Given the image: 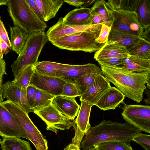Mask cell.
<instances>
[{
	"label": "cell",
	"mask_w": 150,
	"mask_h": 150,
	"mask_svg": "<svg viewBox=\"0 0 150 150\" xmlns=\"http://www.w3.org/2000/svg\"><path fill=\"white\" fill-rule=\"evenodd\" d=\"M142 131L127 122L121 123L103 120L97 125L91 127L85 134L80 148L86 150L99 144L109 142H122L129 144L133 138Z\"/></svg>",
	"instance_id": "cell-1"
},
{
	"label": "cell",
	"mask_w": 150,
	"mask_h": 150,
	"mask_svg": "<svg viewBox=\"0 0 150 150\" xmlns=\"http://www.w3.org/2000/svg\"><path fill=\"white\" fill-rule=\"evenodd\" d=\"M103 75L129 98L138 103L147 87L150 89L149 71L134 73L121 68L100 65Z\"/></svg>",
	"instance_id": "cell-2"
},
{
	"label": "cell",
	"mask_w": 150,
	"mask_h": 150,
	"mask_svg": "<svg viewBox=\"0 0 150 150\" xmlns=\"http://www.w3.org/2000/svg\"><path fill=\"white\" fill-rule=\"evenodd\" d=\"M6 5L14 25L20 26L28 34L45 32L47 24L35 13L26 0H8Z\"/></svg>",
	"instance_id": "cell-3"
},
{
	"label": "cell",
	"mask_w": 150,
	"mask_h": 150,
	"mask_svg": "<svg viewBox=\"0 0 150 150\" xmlns=\"http://www.w3.org/2000/svg\"><path fill=\"white\" fill-rule=\"evenodd\" d=\"M48 41L45 32L29 34L23 49L11 66L15 78L27 67L38 62L41 51Z\"/></svg>",
	"instance_id": "cell-4"
},
{
	"label": "cell",
	"mask_w": 150,
	"mask_h": 150,
	"mask_svg": "<svg viewBox=\"0 0 150 150\" xmlns=\"http://www.w3.org/2000/svg\"><path fill=\"white\" fill-rule=\"evenodd\" d=\"M20 123L37 150H48L47 142L22 107L7 100L1 104Z\"/></svg>",
	"instance_id": "cell-5"
},
{
	"label": "cell",
	"mask_w": 150,
	"mask_h": 150,
	"mask_svg": "<svg viewBox=\"0 0 150 150\" xmlns=\"http://www.w3.org/2000/svg\"><path fill=\"white\" fill-rule=\"evenodd\" d=\"M98 35L88 32H80L54 40L51 42L60 49L91 53L98 51L105 44L96 42Z\"/></svg>",
	"instance_id": "cell-6"
},
{
	"label": "cell",
	"mask_w": 150,
	"mask_h": 150,
	"mask_svg": "<svg viewBox=\"0 0 150 150\" xmlns=\"http://www.w3.org/2000/svg\"><path fill=\"white\" fill-rule=\"evenodd\" d=\"M111 29L121 31L142 38L143 28L139 22L137 13L123 10L111 11Z\"/></svg>",
	"instance_id": "cell-7"
},
{
	"label": "cell",
	"mask_w": 150,
	"mask_h": 150,
	"mask_svg": "<svg viewBox=\"0 0 150 150\" xmlns=\"http://www.w3.org/2000/svg\"><path fill=\"white\" fill-rule=\"evenodd\" d=\"M126 122L142 131L150 133V106L130 105L124 107L122 113Z\"/></svg>",
	"instance_id": "cell-8"
},
{
	"label": "cell",
	"mask_w": 150,
	"mask_h": 150,
	"mask_svg": "<svg viewBox=\"0 0 150 150\" xmlns=\"http://www.w3.org/2000/svg\"><path fill=\"white\" fill-rule=\"evenodd\" d=\"M35 113L45 122L46 129L57 133L58 130L69 129L73 127L75 120L71 121L57 110L51 104L38 111Z\"/></svg>",
	"instance_id": "cell-9"
},
{
	"label": "cell",
	"mask_w": 150,
	"mask_h": 150,
	"mask_svg": "<svg viewBox=\"0 0 150 150\" xmlns=\"http://www.w3.org/2000/svg\"><path fill=\"white\" fill-rule=\"evenodd\" d=\"M62 17L49 28L46 35L49 41L80 32H86L99 35L102 24L103 23L84 25H65L63 24Z\"/></svg>",
	"instance_id": "cell-10"
},
{
	"label": "cell",
	"mask_w": 150,
	"mask_h": 150,
	"mask_svg": "<svg viewBox=\"0 0 150 150\" xmlns=\"http://www.w3.org/2000/svg\"><path fill=\"white\" fill-rule=\"evenodd\" d=\"M0 135L3 138H23L28 139L19 122L1 105H0Z\"/></svg>",
	"instance_id": "cell-11"
},
{
	"label": "cell",
	"mask_w": 150,
	"mask_h": 150,
	"mask_svg": "<svg viewBox=\"0 0 150 150\" xmlns=\"http://www.w3.org/2000/svg\"><path fill=\"white\" fill-rule=\"evenodd\" d=\"M66 82L60 77L43 75L34 72L29 85L56 96L61 94L63 86Z\"/></svg>",
	"instance_id": "cell-12"
},
{
	"label": "cell",
	"mask_w": 150,
	"mask_h": 150,
	"mask_svg": "<svg viewBox=\"0 0 150 150\" xmlns=\"http://www.w3.org/2000/svg\"><path fill=\"white\" fill-rule=\"evenodd\" d=\"M81 104L75 123L73 126L75 130L72 143L80 145L85 134L91 127L89 118L91 108L93 105L87 101H81Z\"/></svg>",
	"instance_id": "cell-13"
},
{
	"label": "cell",
	"mask_w": 150,
	"mask_h": 150,
	"mask_svg": "<svg viewBox=\"0 0 150 150\" xmlns=\"http://www.w3.org/2000/svg\"><path fill=\"white\" fill-rule=\"evenodd\" d=\"M3 90V97L17 104L28 114L33 112L28 101L27 88H21L11 81H7L2 85Z\"/></svg>",
	"instance_id": "cell-14"
},
{
	"label": "cell",
	"mask_w": 150,
	"mask_h": 150,
	"mask_svg": "<svg viewBox=\"0 0 150 150\" xmlns=\"http://www.w3.org/2000/svg\"><path fill=\"white\" fill-rule=\"evenodd\" d=\"M111 87L110 82L103 75L99 74L92 85L80 96V101L95 105L100 96Z\"/></svg>",
	"instance_id": "cell-15"
},
{
	"label": "cell",
	"mask_w": 150,
	"mask_h": 150,
	"mask_svg": "<svg viewBox=\"0 0 150 150\" xmlns=\"http://www.w3.org/2000/svg\"><path fill=\"white\" fill-rule=\"evenodd\" d=\"M51 104L60 112L71 120H74L78 113L80 105L75 97L58 95L52 99Z\"/></svg>",
	"instance_id": "cell-16"
},
{
	"label": "cell",
	"mask_w": 150,
	"mask_h": 150,
	"mask_svg": "<svg viewBox=\"0 0 150 150\" xmlns=\"http://www.w3.org/2000/svg\"><path fill=\"white\" fill-rule=\"evenodd\" d=\"M125 97L117 88L111 86L100 96L95 105L104 111L114 110L122 103Z\"/></svg>",
	"instance_id": "cell-17"
},
{
	"label": "cell",
	"mask_w": 150,
	"mask_h": 150,
	"mask_svg": "<svg viewBox=\"0 0 150 150\" xmlns=\"http://www.w3.org/2000/svg\"><path fill=\"white\" fill-rule=\"evenodd\" d=\"M100 68L95 64L88 63L82 65L69 64L68 67L58 70L56 74L57 77L66 80L79 78L92 73Z\"/></svg>",
	"instance_id": "cell-18"
},
{
	"label": "cell",
	"mask_w": 150,
	"mask_h": 150,
	"mask_svg": "<svg viewBox=\"0 0 150 150\" xmlns=\"http://www.w3.org/2000/svg\"><path fill=\"white\" fill-rule=\"evenodd\" d=\"M127 48L115 42L108 41L96 52L94 58L98 60L113 58H126L129 56Z\"/></svg>",
	"instance_id": "cell-19"
},
{
	"label": "cell",
	"mask_w": 150,
	"mask_h": 150,
	"mask_svg": "<svg viewBox=\"0 0 150 150\" xmlns=\"http://www.w3.org/2000/svg\"><path fill=\"white\" fill-rule=\"evenodd\" d=\"M91 8L81 7L75 9L62 17L63 24L68 25H92L93 16Z\"/></svg>",
	"instance_id": "cell-20"
},
{
	"label": "cell",
	"mask_w": 150,
	"mask_h": 150,
	"mask_svg": "<svg viewBox=\"0 0 150 150\" xmlns=\"http://www.w3.org/2000/svg\"><path fill=\"white\" fill-rule=\"evenodd\" d=\"M44 21L54 18L64 3L62 0H35Z\"/></svg>",
	"instance_id": "cell-21"
},
{
	"label": "cell",
	"mask_w": 150,
	"mask_h": 150,
	"mask_svg": "<svg viewBox=\"0 0 150 150\" xmlns=\"http://www.w3.org/2000/svg\"><path fill=\"white\" fill-rule=\"evenodd\" d=\"M141 38L138 36L111 29L108 41H114L119 45L125 47L128 51Z\"/></svg>",
	"instance_id": "cell-22"
},
{
	"label": "cell",
	"mask_w": 150,
	"mask_h": 150,
	"mask_svg": "<svg viewBox=\"0 0 150 150\" xmlns=\"http://www.w3.org/2000/svg\"><path fill=\"white\" fill-rule=\"evenodd\" d=\"M9 27L12 49L19 54L26 43L29 34L18 26H9Z\"/></svg>",
	"instance_id": "cell-23"
},
{
	"label": "cell",
	"mask_w": 150,
	"mask_h": 150,
	"mask_svg": "<svg viewBox=\"0 0 150 150\" xmlns=\"http://www.w3.org/2000/svg\"><path fill=\"white\" fill-rule=\"evenodd\" d=\"M69 64L48 61L38 62L33 65L34 72L43 75L57 77V71L65 68Z\"/></svg>",
	"instance_id": "cell-24"
},
{
	"label": "cell",
	"mask_w": 150,
	"mask_h": 150,
	"mask_svg": "<svg viewBox=\"0 0 150 150\" xmlns=\"http://www.w3.org/2000/svg\"><path fill=\"white\" fill-rule=\"evenodd\" d=\"M121 68L134 73L150 71V59L129 55L126 58Z\"/></svg>",
	"instance_id": "cell-25"
},
{
	"label": "cell",
	"mask_w": 150,
	"mask_h": 150,
	"mask_svg": "<svg viewBox=\"0 0 150 150\" xmlns=\"http://www.w3.org/2000/svg\"><path fill=\"white\" fill-rule=\"evenodd\" d=\"M99 74L103 75L100 68L79 78L68 79L65 81L73 83L77 88L81 96L92 85L96 77Z\"/></svg>",
	"instance_id": "cell-26"
},
{
	"label": "cell",
	"mask_w": 150,
	"mask_h": 150,
	"mask_svg": "<svg viewBox=\"0 0 150 150\" xmlns=\"http://www.w3.org/2000/svg\"><path fill=\"white\" fill-rule=\"evenodd\" d=\"M0 144L2 150H32L29 142L19 138H4Z\"/></svg>",
	"instance_id": "cell-27"
},
{
	"label": "cell",
	"mask_w": 150,
	"mask_h": 150,
	"mask_svg": "<svg viewBox=\"0 0 150 150\" xmlns=\"http://www.w3.org/2000/svg\"><path fill=\"white\" fill-rule=\"evenodd\" d=\"M128 51L129 55L150 59V42L141 38Z\"/></svg>",
	"instance_id": "cell-28"
},
{
	"label": "cell",
	"mask_w": 150,
	"mask_h": 150,
	"mask_svg": "<svg viewBox=\"0 0 150 150\" xmlns=\"http://www.w3.org/2000/svg\"><path fill=\"white\" fill-rule=\"evenodd\" d=\"M136 13L143 27L150 26V0H139Z\"/></svg>",
	"instance_id": "cell-29"
},
{
	"label": "cell",
	"mask_w": 150,
	"mask_h": 150,
	"mask_svg": "<svg viewBox=\"0 0 150 150\" xmlns=\"http://www.w3.org/2000/svg\"><path fill=\"white\" fill-rule=\"evenodd\" d=\"M104 0L96 1L93 6L91 8V13H95L99 15L102 19L104 23L111 26L112 20L110 16V10L105 4Z\"/></svg>",
	"instance_id": "cell-30"
},
{
	"label": "cell",
	"mask_w": 150,
	"mask_h": 150,
	"mask_svg": "<svg viewBox=\"0 0 150 150\" xmlns=\"http://www.w3.org/2000/svg\"><path fill=\"white\" fill-rule=\"evenodd\" d=\"M54 96H55L37 89L35 103L32 109L33 112L39 110L50 105L52 100Z\"/></svg>",
	"instance_id": "cell-31"
},
{
	"label": "cell",
	"mask_w": 150,
	"mask_h": 150,
	"mask_svg": "<svg viewBox=\"0 0 150 150\" xmlns=\"http://www.w3.org/2000/svg\"><path fill=\"white\" fill-rule=\"evenodd\" d=\"M34 72L33 65H30L25 68L12 81L19 87L26 89Z\"/></svg>",
	"instance_id": "cell-32"
},
{
	"label": "cell",
	"mask_w": 150,
	"mask_h": 150,
	"mask_svg": "<svg viewBox=\"0 0 150 150\" xmlns=\"http://www.w3.org/2000/svg\"><path fill=\"white\" fill-rule=\"evenodd\" d=\"M95 146L98 150H133L130 145L122 142H107Z\"/></svg>",
	"instance_id": "cell-33"
},
{
	"label": "cell",
	"mask_w": 150,
	"mask_h": 150,
	"mask_svg": "<svg viewBox=\"0 0 150 150\" xmlns=\"http://www.w3.org/2000/svg\"><path fill=\"white\" fill-rule=\"evenodd\" d=\"M126 58H113L100 59L97 61L100 66H108L122 68Z\"/></svg>",
	"instance_id": "cell-34"
},
{
	"label": "cell",
	"mask_w": 150,
	"mask_h": 150,
	"mask_svg": "<svg viewBox=\"0 0 150 150\" xmlns=\"http://www.w3.org/2000/svg\"><path fill=\"white\" fill-rule=\"evenodd\" d=\"M60 95L76 98L80 96L81 94L73 83L67 82L63 86L62 93Z\"/></svg>",
	"instance_id": "cell-35"
},
{
	"label": "cell",
	"mask_w": 150,
	"mask_h": 150,
	"mask_svg": "<svg viewBox=\"0 0 150 150\" xmlns=\"http://www.w3.org/2000/svg\"><path fill=\"white\" fill-rule=\"evenodd\" d=\"M133 141L140 144L145 150H150V135L142 134H137L133 138Z\"/></svg>",
	"instance_id": "cell-36"
},
{
	"label": "cell",
	"mask_w": 150,
	"mask_h": 150,
	"mask_svg": "<svg viewBox=\"0 0 150 150\" xmlns=\"http://www.w3.org/2000/svg\"><path fill=\"white\" fill-rule=\"evenodd\" d=\"M111 30V26H109L103 23L98 36L96 40V42L99 44H105L108 41V36Z\"/></svg>",
	"instance_id": "cell-37"
},
{
	"label": "cell",
	"mask_w": 150,
	"mask_h": 150,
	"mask_svg": "<svg viewBox=\"0 0 150 150\" xmlns=\"http://www.w3.org/2000/svg\"><path fill=\"white\" fill-rule=\"evenodd\" d=\"M139 0H122L121 10L136 13Z\"/></svg>",
	"instance_id": "cell-38"
},
{
	"label": "cell",
	"mask_w": 150,
	"mask_h": 150,
	"mask_svg": "<svg viewBox=\"0 0 150 150\" xmlns=\"http://www.w3.org/2000/svg\"><path fill=\"white\" fill-rule=\"evenodd\" d=\"M37 89L35 87L30 85H29L27 88V98L28 103L31 109L35 103Z\"/></svg>",
	"instance_id": "cell-39"
},
{
	"label": "cell",
	"mask_w": 150,
	"mask_h": 150,
	"mask_svg": "<svg viewBox=\"0 0 150 150\" xmlns=\"http://www.w3.org/2000/svg\"><path fill=\"white\" fill-rule=\"evenodd\" d=\"M122 0H108L105 2L107 8L110 11L121 10Z\"/></svg>",
	"instance_id": "cell-40"
},
{
	"label": "cell",
	"mask_w": 150,
	"mask_h": 150,
	"mask_svg": "<svg viewBox=\"0 0 150 150\" xmlns=\"http://www.w3.org/2000/svg\"><path fill=\"white\" fill-rule=\"evenodd\" d=\"M0 37L7 45L9 49H12L10 40L7 32L3 22L1 19L0 16Z\"/></svg>",
	"instance_id": "cell-41"
},
{
	"label": "cell",
	"mask_w": 150,
	"mask_h": 150,
	"mask_svg": "<svg viewBox=\"0 0 150 150\" xmlns=\"http://www.w3.org/2000/svg\"><path fill=\"white\" fill-rule=\"evenodd\" d=\"M26 0L33 11L41 20L43 21L42 14L35 0Z\"/></svg>",
	"instance_id": "cell-42"
},
{
	"label": "cell",
	"mask_w": 150,
	"mask_h": 150,
	"mask_svg": "<svg viewBox=\"0 0 150 150\" xmlns=\"http://www.w3.org/2000/svg\"><path fill=\"white\" fill-rule=\"evenodd\" d=\"M6 66L5 60L0 57V86L2 85L3 75H7L6 71Z\"/></svg>",
	"instance_id": "cell-43"
},
{
	"label": "cell",
	"mask_w": 150,
	"mask_h": 150,
	"mask_svg": "<svg viewBox=\"0 0 150 150\" xmlns=\"http://www.w3.org/2000/svg\"><path fill=\"white\" fill-rule=\"evenodd\" d=\"M64 2L69 5L77 7H81L83 4V0H64Z\"/></svg>",
	"instance_id": "cell-44"
},
{
	"label": "cell",
	"mask_w": 150,
	"mask_h": 150,
	"mask_svg": "<svg viewBox=\"0 0 150 150\" xmlns=\"http://www.w3.org/2000/svg\"><path fill=\"white\" fill-rule=\"evenodd\" d=\"M1 47L2 54H6L9 52V48L7 44L1 38Z\"/></svg>",
	"instance_id": "cell-45"
},
{
	"label": "cell",
	"mask_w": 150,
	"mask_h": 150,
	"mask_svg": "<svg viewBox=\"0 0 150 150\" xmlns=\"http://www.w3.org/2000/svg\"><path fill=\"white\" fill-rule=\"evenodd\" d=\"M91 14L93 16L92 24L104 23L102 19L99 15L95 13H91Z\"/></svg>",
	"instance_id": "cell-46"
},
{
	"label": "cell",
	"mask_w": 150,
	"mask_h": 150,
	"mask_svg": "<svg viewBox=\"0 0 150 150\" xmlns=\"http://www.w3.org/2000/svg\"><path fill=\"white\" fill-rule=\"evenodd\" d=\"M63 150H81L79 146L74 143H72L64 149Z\"/></svg>",
	"instance_id": "cell-47"
},
{
	"label": "cell",
	"mask_w": 150,
	"mask_h": 150,
	"mask_svg": "<svg viewBox=\"0 0 150 150\" xmlns=\"http://www.w3.org/2000/svg\"><path fill=\"white\" fill-rule=\"evenodd\" d=\"M95 0H83V4L81 7L87 8L94 2L95 1Z\"/></svg>",
	"instance_id": "cell-48"
},
{
	"label": "cell",
	"mask_w": 150,
	"mask_h": 150,
	"mask_svg": "<svg viewBox=\"0 0 150 150\" xmlns=\"http://www.w3.org/2000/svg\"><path fill=\"white\" fill-rule=\"evenodd\" d=\"M3 90L2 85L0 86V105L3 102L4 98L3 97Z\"/></svg>",
	"instance_id": "cell-49"
},
{
	"label": "cell",
	"mask_w": 150,
	"mask_h": 150,
	"mask_svg": "<svg viewBox=\"0 0 150 150\" xmlns=\"http://www.w3.org/2000/svg\"><path fill=\"white\" fill-rule=\"evenodd\" d=\"M8 0H0V5H6Z\"/></svg>",
	"instance_id": "cell-50"
},
{
	"label": "cell",
	"mask_w": 150,
	"mask_h": 150,
	"mask_svg": "<svg viewBox=\"0 0 150 150\" xmlns=\"http://www.w3.org/2000/svg\"><path fill=\"white\" fill-rule=\"evenodd\" d=\"M3 56L1 47V38L0 37V57L2 59H3Z\"/></svg>",
	"instance_id": "cell-51"
},
{
	"label": "cell",
	"mask_w": 150,
	"mask_h": 150,
	"mask_svg": "<svg viewBox=\"0 0 150 150\" xmlns=\"http://www.w3.org/2000/svg\"><path fill=\"white\" fill-rule=\"evenodd\" d=\"M88 150H98L97 147L95 146L94 147H93L91 148H90L89 149H88Z\"/></svg>",
	"instance_id": "cell-52"
},
{
	"label": "cell",
	"mask_w": 150,
	"mask_h": 150,
	"mask_svg": "<svg viewBox=\"0 0 150 150\" xmlns=\"http://www.w3.org/2000/svg\"><path fill=\"white\" fill-rule=\"evenodd\" d=\"M1 140H1V139H0V143H1Z\"/></svg>",
	"instance_id": "cell-53"
}]
</instances>
